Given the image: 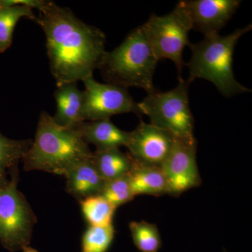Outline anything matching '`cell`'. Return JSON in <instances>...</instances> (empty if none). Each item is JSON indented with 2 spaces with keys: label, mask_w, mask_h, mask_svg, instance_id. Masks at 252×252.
Listing matches in <instances>:
<instances>
[{
  "label": "cell",
  "mask_w": 252,
  "mask_h": 252,
  "mask_svg": "<svg viewBox=\"0 0 252 252\" xmlns=\"http://www.w3.org/2000/svg\"><path fill=\"white\" fill-rule=\"evenodd\" d=\"M35 22L45 34L50 68L56 85L94 77L106 51L103 32L52 1H46Z\"/></svg>",
  "instance_id": "cell-1"
},
{
  "label": "cell",
  "mask_w": 252,
  "mask_h": 252,
  "mask_svg": "<svg viewBox=\"0 0 252 252\" xmlns=\"http://www.w3.org/2000/svg\"><path fill=\"white\" fill-rule=\"evenodd\" d=\"M92 154L76 129L60 126L49 113L42 112L34 140L23 157V168L26 171L39 170L65 176Z\"/></svg>",
  "instance_id": "cell-2"
},
{
  "label": "cell",
  "mask_w": 252,
  "mask_h": 252,
  "mask_svg": "<svg viewBox=\"0 0 252 252\" xmlns=\"http://www.w3.org/2000/svg\"><path fill=\"white\" fill-rule=\"evenodd\" d=\"M252 24L239 28L228 35H205L203 40L190 44L192 55L186 64L189 69V83L196 79L212 82L225 97L251 92L236 80L233 73V54L239 39L252 31Z\"/></svg>",
  "instance_id": "cell-3"
},
{
  "label": "cell",
  "mask_w": 252,
  "mask_h": 252,
  "mask_svg": "<svg viewBox=\"0 0 252 252\" xmlns=\"http://www.w3.org/2000/svg\"><path fill=\"white\" fill-rule=\"evenodd\" d=\"M158 62L141 26L131 31L122 44L105 51L97 69L107 84L127 89L157 91L153 79Z\"/></svg>",
  "instance_id": "cell-4"
},
{
  "label": "cell",
  "mask_w": 252,
  "mask_h": 252,
  "mask_svg": "<svg viewBox=\"0 0 252 252\" xmlns=\"http://www.w3.org/2000/svg\"><path fill=\"white\" fill-rule=\"evenodd\" d=\"M190 83L184 79L168 91H155L147 94L139 107L151 124L167 130L176 138L196 140L194 136V118L189 103Z\"/></svg>",
  "instance_id": "cell-5"
},
{
  "label": "cell",
  "mask_w": 252,
  "mask_h": 252,
  "mask_svg": "<svg viewBox=\"0 0 252 252\" xmlns=\"http://www.w3.org/2000/svg\"><path fill=\"white\" fill-rule=\"evenodd\" d=\"M141 28L158 61H172L178 72L179 80L183 79L182 74L186 65L183 51L186 46L191 44L189 33L192 30L183 8L177 4L169 14L152 15Z\"/></svg>",
  "instance_id": "cell-6"
},
{
  "label": "cell",
  "mask_w": 252,
  "mask_h": 252,
  "mask_svg": "<svg viewBox=\"0 0 252 252\" xmlns=\"http://www.w3.org/2000/svg\"><path fill=\"white\" fill-rule=\"evenodd\" d=\"M18 170L0 187V242L11 252L29 246L35 215L26 197L18 189Z\"/></svg>",
  "instance_id": "cell-7"
},
{
  "label": "cell",
  "mask_w": 252,
  "mask_h": 252,
  "mask_svg": "<svg viewBox=\"0 0 252 252\" xmlns=\"http://www.w3.org/2000/svg\"><path fill=\"white\" fill-rule=\"evenodd\" d=\"M82 118L84 122L107 120L113 116L134 113L143 115L139 104L127 89L112 84H102L94 77L83 81Z\"/></svg>",
  "instance_id": "cell-8"
},
{
  "label": "cell",
  "mask_w": 252,
  "mask_h": 252,
  "mask_svg": "<svg viewBox=\"0 0 252 252\" xmlns=\"http://www.w3.org/2000/svg\"><path fill=\"white\" fill-rule=\"evenodd\" d=\"M197 141L175 138V143L162 164L168 194L180 195L201 183L196 160Z\"/></svg>",
  "instance_id": "cell-9"
},
{
  "label": "cell",
  "mask_w": 252,
  "mask_h": 252,
  "mask_svg": "<svg viewBox=\"0 0 252 252\" xmlns=\"http://www.w3.org/2000/svg\"><path fill=\"white\" fill-rule=\"evenodd\" d=\"M175 138L167 130L141 122L130 132L126 147L134 161L160 167L170 154Z\"/></svg>",
  "instance_id": "cell-10"
},
{
  "label": "cell",
  "mask_w": 252,
  "mask_h": 252,
  "mask_svg": "<svg viewBox=\"0 0 252 252\" xmlns=\"http://www.w3.org/2000/svg\"><path fill=\"white\" fill-rule=\"evenodd\" d=\"M241 2L240 0H182L178 4L187 13L191 29L205 36L219 34Z\"/></svg>",
  "instance_id": "cell-11"
},
{
  "label": "cell",
  "mask_w": 252,
  "mask_h": 252,
  "mask_svg": "<svg viewBox=\"0 0 252 252\" xmlns=\"http://www.w3.org/2000/svg\"><path fill=\"white\" fill-rule=\"evenodd\" d=\"M64 177L67 180V191L79 202L89 197L100 195L105 185V181L99 175L91 157L78 162Z\"/></svg>",
  "instance_id": "cell-12"
},
{
  "label": "cell",
  "mask_w": 252,
  "mask_h": 252,
  "mask_svg": "<svg viewBox=\"0 0 252 252\" xmlns=\"http://www.w3.org/2000/svg\"><path fill=\"white\" fill-rule=\"evenodd\" d=\"M75 129L83 140L94 144L97 151L126 147L130 136V132L121 130L110 119L84 122Z\"/></svg>",
  "instance_id": "cell-13"
},
{
  "label": "cell",
  "mask_w": 252,
  "mask_h": 252,
  "mask_svg": "<svg viewBox=\"0 0 252 252\" xmlns=\"http://www.w3.org/2000/svg\"><path fill=\"white\" fill-rule=\"evenodd\" d=\"M56 112L53 118L63 127L75 129L84 122L82 118L83 91L77 83H65L57 86L54 93Z\"/></svg>",
  "instance_id": "cell-14"
},
{
  "label": "cell",
  "mask_w": 252,
  "mask_h": 252,
  "mask_svg": "<svg viewBox=\"0 0 252 252\" xmlns=\"http://www.w3.org/2000/svg\"><path fill=\"white\" fill-rule=\"evenodd\" d=\"M134 195H161L168 194V188L161 167L147 165L132 160L128 172Z\"/></svg>",
  "instance_id": "cell-15"
},
{
  "label": "cell",
  "mask_w": 252,
  "mask_h": 252,
  "mask_svg": "<svg viewBox=\"0 0 252 252\" xmlns=\"http://www.w3.org/2000/svg\"><path fill=\"white\" fill-rule=\"evenodd\" d=\"M96 170L106 182L119 178L130 172L132 160L119 148L97 151L91 157Z\"/></svg>",
  "instance_id": "cell-16"
},
{
  "label": "cell",
  "mask_w": 252,
  "mask_h": 252,
  "mask_svg": "<svg viewBox=\"0 0 252 252\" xmlns=\"http://www.w3.org/2000/svg\"><path fill=\"white\" fill-rule=\"evenodd\" d=\"M32 142V140H11L0 132V187L9 181L8 174L11 175L18 168V162L23 160Z\"/></svg>",
  "instance_id": "cell-17"
},
{
  "label": "cell",
  "mask_w": 252,
  "mask_h": 252,
  "mask_svg": "<svg viewBox=\"0 0 252 252\" xmlns=\"http://www.w3.org/2000/svg\"><path fill=\"white\" fill-rule=\"evenodd\" d=\"M36 21L33 9L22 5L0 8V53L4 52L11 46L16 24L22 18Z\"/></svg>",
  "instance_id": "cell-18"
},
{
  "label": "cell",
  "mask_w": 252,
  "mask_h": 252,
  "mask_svg": "<svg viewBox=\"0 0 252 252\" xmlns=\"http://www.w3.org/2000/svg\"><path fill=\"white\" fill-rule=\"evenodd\" d=\"M83 215L91 226L112 225L117 208L102 195H94L81 200Z\"/></svg>",
  "instance_id": "cell-19"
},
{
  "label": "cell",
  "mask_w": 252,
  "mask_h": 252,
  "mask_svg": "<svg viewBox=\"0 0 252 252\" xmlns=\"http://www.w3.org/2000/svg\"><path fill=\"white\" fill-rule=\"evenodd\" d=\"M131 236L136 248L141 252H158L162 241L157 225L144 221H131Z\"/></svg>",
  "instance_id": "cell-20"
},
{
  "label": "cell",
  "mask_w": 252,
  "mask_h": 252,
  "mask_svg": "<svg viewBox=\"0 0 252 252\" xmlns=\"http://www.w3.org/2000/svg\"><path fill=\"white\" fill-rule=\"evenodd\" d=\"M115 235L113 224L89 227L82 238L83 252H107Z\"/></svg>",
  "instance_id": "cell-21"
},
{
  "label": "cell",
  "mask_w": 252,
  "mask_h": 252,
  "mask_svg": "<svg viewBox=\"0 0 252 252\" xmlns=\"http://www.w3.org/2000/svg\"><path fill=\"white\" fill-rule=\"evenodd\" d=\"M100 195L116 208L133 200L135 195L131 189L128 173L106 182Z\"/></svg>",
  "instance_id": "cell-22"
},
{
  "label": "cell",
  "mask_w": 252,
  "mask_h": 252,
  "mask_svg": "<svg viewBox=\"0 0 252 252\" xmlns=\"http://www.w3.org/2000/svg\"><path fill=\"white\" fill-rule=\"evenodd\" d=\"M46 0H0V8L22 5L39 11L46 4Z\"/></svg>",
  "instance_id": "cell-23"
},
{
  "label": "cell",
  "mask_w": 252,
  "mask_h": 252,
  "mask_svg": "<svg viewBox=\"0 0 252 252\" xmlns=\"http://www.w3.org/2000/svg\"><path fill=\"white\" fill-rule=\"evenodd\" d=\"M23 252H38L34 249L31 248V247L28 246L26 248L23 249Z\"/></svg>",
  "instance_id": "cell-24"
}]
</instances>
